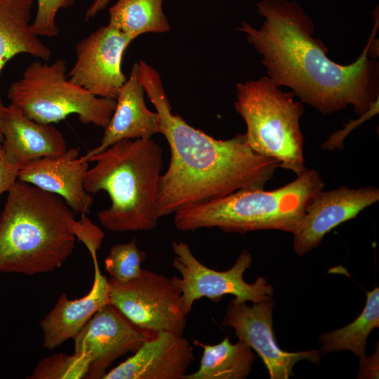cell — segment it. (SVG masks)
I'll use <instances>...</instances> for the list:
<instances>
[{
    "label": "cell",
    "instance_id": "6da1fadb",
    "mask_svg": "<svg viewBox=\"0 0 379 379\" xmlns=\"http://www.w3.org/2000/svg\"><path fill=\"white\" fill-rule=\"evenodd\" d=\"M257 11L264 18L255 28L242 22L237 30L261 56L267 77L279 87L323 114L351 105L358 115L379 99V63L368 56L373 31L360 55L348 65L328 57V48L313 37L314 26L300 5L288 0H261Z\"/></svg>",
    "mask_w": 379,
    "mask_h": 379
},
{
    "label": "cell",
    "instance_id": "7a4b0ae2",
    "mask_svg": "<svg viewBox=\"0 0 379 379\" xmlns=\"http://www.w3.org/2000/svg\"><path fill=\"white\" fill-rule=\"evenodd\" d=\"M138 77L158 113L171 160L161 175L157 208L160 218L185 207L246 189H264L280 167L248 145L244 133L215 139L173 114L159 72L143 60Z\"/></svg>",
    "mask_w": 379,
    "mask_h": 379
},
{
    "label": "cell",
    "instance_id": "3957f363",
    "mask_svg": "<svg viewBox=\"0 0 379 379\" xmlns=\"http://www.w3.org/2000/svg\"><path fill=\"white\" fill-rule=\"evenodd\" d=\"M0 214V273L32 276L62 266L75 246V213L63 199L17 180Z\"/></svg>",
    "mask_w": 379,
    "mask_h": 379
},
{
    "label": "cell",
    "instance_id": "277c9868",
    "mask_svg": "<svg viewBox=\"0 0 379 379\" xmlns=\"http://www.w3.org/2000/svg\"><path fill=\"white\" fill-rule=\"evenodd\" d=\"M84 188L90 194L107 192L111 205L98 213L101 225L112 232L154 229L159 217L157 202L163 150L152 138L119 141L91 157Z\"/></svg>",
    "mask_w": 379,
    "mask_h": 379
},
{
    "label": "cell",
    "instance_id": "5b68a950",
    "mask_svg": "<svg viewBox=\"0 0 379 379\" xmlns=\"http://www.w3.org/2000/svg\"><path fill=\"white\" fill-rule=\"evenodd\" d=\"M314 169H307L278 189H246L194 204L174 213L175 227L182 232L217 227L225 232L277 230L293 233L310 204L324 190Z\"/></svg>",
    "mask_w": 379,
    "mask_h": 379
},
{
    "label": "cell",
    "instance_id": "8992f818",
    "mask_svg": "<svg viewBox=\"0 0 379 379\" xmlns=\"http://www.w3.org/2000/svg\"><path fill=\"white\" fill-rule=\"evenodd\" d=\"M234 107L246 126L248 146L255 152L276 159L280 167L297 175L307 170L300 121L301 101L284 92L267 76L238 83Z\"/></svg>",
    "mask_w": 379,
    "mask_h": 379
},
{
    "label": "cell",
    "instance_id": "52a82bcc",
    "mask_svg": "<svg viewBox=\"0 0 379 379\" xmlns=\"http://www.w3.org/2000/svg\"><path fill=\"white\" fill-rule=\"evenodd\" d=\"M67 63L58 58L51 63L36 60L20 79L9 86L7 97L32 120L57 123L77 114L82 124L105 128L116 107V100L94 95L72 81Z\"/></svg>",
    "mask_w": 379,
    "mask_h": 379
},
{
    "label": "cell",
    "instance_id": "ba28073f",
    "mask_svg": "<svg viewBox=\"0 0 379 379\" xmlns=\"http://www.w3.org/2000/svg\"><path fill=\"white\" fill-rule=\"evenodd\" d=\"M175 254L172 267L180 277H172L173 284L180 289L186 313L189 315L194 302L202 298L219 301L225 295H232L238 302H260L272 298L274 289L263 277L253 284L243 278L253 262L251 253L243 250L234 265L227 270L218 271L201 262L193 254L187 243L173 241Z\"/></svg>",
    "mask_w": 379,
    "mask_h": 379
},
{
    "label": "cell",
    "instance_id": "9c48e42d",
    "mask_svg": "<svg viewBox=\"0 0 379 379\" xmlns=\"http://www.w3.org/2000/svg\"><path fill=\"white\" fill-rule=\"evenodd\" d=\"M109 302L138 327L152 333L183 335L187 321L182 294L171 278L142 269L124 284L109 279Z\"/></svg>",
    "mask_w": 379,
    "mask_h": 379
},
{
    "label": "cell",
    "instance_id": "30bf717a",
    "mask_svg": "<svg viewBox=\"0 0 379 379\" xmlns=\"http://www.w3.org/2000/svg\"><path fill=\"white\" fill-rule=\"evenodd\" d=\"M132 41L109 24L100 27L77 44L69 79L95 96L116 99L126 81L121 62Z\"/></svg>",
    "mask_w": 379,
    "mask_h": 379
},
{
    "label": "cell",
    "instance_id": "8fae6325",
    "mask_svg": "<svg viewBox=\"0 0 379 379\" xmlns=\"http://www.w3.org/2000/svg\"><path fill=\"white\" fill-rule=\"evenodd\" d=\"M273 306L272 298L252 306L233 298L221 324L233 328L238 338L259 354L271 379H288L293 375L292 370L297 362L307 359L318 364L321 352L316 350L290 352L281 349L272 330Z\"/></svg>",
    "mask_w": 379,
    "mask_h": 379
},
{
    "label": "cell",
    "instance_id": "7c38bea8",
    "mask_svg": "<svg viewBox=\"0 0 379 379\" xmlns=\"http://www.w3.org/2000/svg\"><path fill=\"white\" fill-rule=\"evenodd\" d=\"M154 334L134 324L108 303L98 310L73 338L74 352L91 357L86 378L102 379L115 360L136 352Z\"/></svg>",
    "mask_w": 379,
    "mask_h": 379
},
{
    "label": "cell",
    "instance_id": "4fadbf2b",
    "mask_svg": "<svg viewBox=\"0 0 379 379\" xmlns=\"http://www.w3.org/2000/svg\"><path fill=\"white\" fill-rule=\"evenodd\" d=\"M379 200V190L346 185L319 192L312 199L293 234V249L300 256L317 248L324 237L340 224L354 218Z\"/></svg>",
    "mask_w": 379,
    "mask_h": 379
},
{
    "label": "cell",
    "instance_id": "5bb4252c",
    "mask_svg": "<svg viewBox=\"0 0 379 379\" xmlns=\"http://www.w3.org/2000/svg\"><path fill=\"white\" fill-rule=\"evenodd\" d=\"M194 350L183 335L154 333L102 379H184L194 361Z\"/></svg>",
    "mask_w": 379,
    "mask_h": 379
},
{
    "label": "cell",
    "instance_id": "9a60e30c",
    "mask_svg": "<svg viewBox=\"0 0 379 379\" xmlns=\"http://www.w3.org/2000/svg\"><path fill=\"white\" fill-rule=\"evenodd\" d=\"M79 155L80 149L72 147L58 155L31 161L19 169L18 180L55 194L75 213L87 215L93 203L84 185L89 161Z\"/></svg>",
    "mask_w": 379,
    "mask_h": 379
},
{
    "label": "cell",
    "instance_id": "2e32d148",
    "mask_svg": "<svg viewBox=\"0 0 379 379\" xmlns=\"http://www.w3.org/2000/svg\"><path fill=\"white\" fill-rule=\"evenodd\" d=\"M0 130L5 159L19 168L31 161L58 155L67 149L60 131L51 124L32 120L12 103L1 107Z\"/></svg>",
    "mask_w": 379,
    "mask_h": 379
},
{
    "label": "cell",
    "instance_id": "e0dca14e",
    "mask_svg": "<svg viewBox=\"0 0 379 379\" xmlns=\"http://www.w3.org/2000/svg\"><path fill=\"white\" fill-rule=\"evenodd\" d=\"M90 254L94 279L88 293L75 300H69L65 293H61L53 309L39 321L43 345L47 350H52L73 339L98 310L110 303L109 279L100 270L97 253Z\"/></svg>",
    "mask_w": 379,
    "mask_h": 379
},
{
    "label": "cell",
    "instance_id": "ac0fdd59",
    "mask_svg": "<svg viewBox=\"0 0 379 379\" xmlns=\"http://www.w3.org/2000/svg\"><path fill=\"white\" fill-rule=\"evenodd\" d=\"M144 93L135 62L115 99L116 107L105 128L100 144L82 156L85 160L88 161L91 157L119 141L152 138L154 135L161 133L159 116L157 112L147 108Z\"/></svg>",
    "mask_w": 379,
    "mask_h": 379
},
{
    "label": "cell",
    "instance_id": "d6986e66",
    "mask_svg": "<svg viewBox=\"0 0 379 379\" xmlns=\"http://www.w3.org/2000/svg\"><path fill=\"white\" fill-rule=\"evenodd\" d=\"M34 0H0V74L5 65L18 54L27 53L46 61L51 55L31 29ZM3 104L0 98V112ZM3 136L0 130V145Z\"/></svg>",
    "mask_w": 379,
    "mask_h": 379
},
{
    "label": "cell",
    "instance_id": "ffe728a7",
    "mask_svg": "<svg viewBox=\"0 0 379 379\" xmlns=\"http://www.w3.org/2000/svg\"><path fill=\"white\" fill-rule=\"evenodd\" d=\"M203 349L199 368L186 374L184 379H244L247 378L255 361L251 347L239 339L233 344L230 336L220 343L208 345L194 340Z\"/></svg>",
    "mask_w": 379,
    "mask_h": 379
},
{
    "label": "cell",
    "instance_id": "44dd1931",
    "mask_svg": "<svg viewBox=\"0 0 379 379\" xmlns=\"http://www.w3.org/2000/svg\"><path fill=\"white\" fill-rule=\"evenodd\" d=\"M164 0H117L109 9V25L134 40L146 33H165L171 26Z\"/></svg>",
    "mask_w": 379,
    "mask_h": 379
},
{
    "label": "cell",
    "instance_id": "7402d4cb",
    "mask_svg": "<svg viewBox=\"0 0 379 379\" xmlns=\"http://www.w3.org/2000/svg\"><path fill=\"white\" fill-rule=\"evenodd\" d=\"M366 305L359 316L350 324L335 331L324 333L319 338L322 354L347 350L356 356H365L366 338L379 327V288L366 292Z\"/></svg>",
    "mask_w": 379,
    "mask_h": 379
},
{
    "label": "cell",
    "instance_id": "603a6c76",
    "mask_svg": "<svg viewBox=\"0 0 379 379\" xmlns=\"http://www.w3.org/2000/svg\"><path fill=\"white\" fill-rule=\"evenodd\" d=\"M91 359L85 353L74 352L69 355L58 353L41 359L29 379H80L86 378Z\"/></svg>",
    "mask_w": 379,
    "mask_h": 379
},
{
    "label": "cell",
    "instance_id": "cb8c5ba5",
    "mask_svg": "<svg viewBox=\"0 0 379 379\" xmlns=\"http://www.w3.org/2000/svg\"><path fill=\"white\" fill-rule=\"evenodd\" d=\"M146 253L138 248L135 239L126 244L113 245L105 260V268L110 279L124 284L138 277Z\"/></svg>",
    "mask_w": 379,
    "mask_h": 379
},
{
    "label": "cell",
    "instance_id": "d4e9b609",
    "mask_svg": "<svg viewBox=\"0 0 379 379\" xmlns=\"http://www.w3.org/2000/svg\"><path fill=\"white\" fill-rule=\"evenodd\" d=\"M37 10L31 24L32 32L37 36L53 37L58 34L59 29L55 19L60 9L67 8L74 0H36Z\"/></svg>",
    "mask_w": 379,
    "mask_h": 379
},
{
    "label": "cell",
    "instance_id": "484cf974",
    "mask_svg": "<svg viewBox=\"0 0 379 379\" xmlns=\"http://www.w3.org/2000/svg\"><path fill=\"white\" fill-rule=\"evenodd\" d=\"M74 233L76 238L86 246L89 253L98 252L100 249L105 234L87 215L82 214L81 218L77 220Z\"/></svg>",
    "mask_w": 379,
    "mask_h": 379
},
{
    "label": "cell",
    "instance_id": "4316f807",
    "mask_svg": "<svg viewBox=\"0 0 379 379\" xmlns=\"http://www.w3.org/2000/svg\"><path fill=\"white\" fill-rule=\"evenodd\" d=\"M378 100L375 102L366 113L360 115L358 119L354 120V124L353 121H350L349 124H347L343 130L339 131L331 135L328 140L321 145V147L332 151L338 148H342L343 140L351 130L378 112Z\"/></svg>",
    "mask_w": 379,
    "mask_h": 379
},
{
    "label": "cell",
    "instance_id": "83f0119b",
    "mask_svg": "<svg viewBox=\"0 0 379 379\" xmlns=\"http://www.w3.org/2000/svg\"><path fill=\"white\" fill-rule=\"evenodd\" d=\"M19 169L7 162L0 145V195L8 192L18 180Z\"/></svg>",
    "mask_w": 379,
    "mask_h": 379
},
{
    "label": "cell",
    "instance_id": "f1b7e54d",
    "mask_svg": "<svg viewBox=\"0 0 379 379\" xmlns=\"http://www.w3.org/2000/svg\"><path fill=\"white\" fill-rule=\"evenodd\" d=\"M360 378H378V349L373 356L360 358Z\"/></svg>",
    "mask_w": 379,
    "mask_h": 379
},
{
    "label": "cell",
    "instance_id": "f546056e",
    "mask_svg": "<svg viewBox=\"0 0 379 379\" xmlns=\"http://www.w3.org/2000/svg\"><path fill=\"white\" fill-rule=\"evenodd\" d=\"M109 1L110 0H94L86 12V20L95 16L107 6Z\"/></svg>",
    "mask_w": 379,
    "mask_h": 379
}]
</instances>
